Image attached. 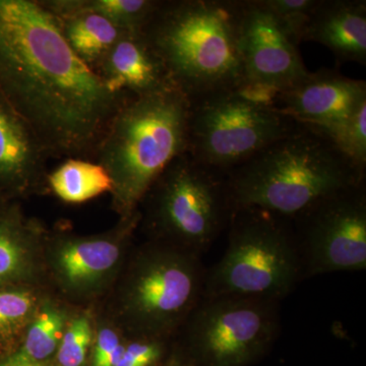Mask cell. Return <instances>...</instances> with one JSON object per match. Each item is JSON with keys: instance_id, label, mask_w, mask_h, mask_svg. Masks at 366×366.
Returning <instances> with one entry per match:
<instances>
[{"instance_id": "cell-29", "label": "cell", "mask_w": 366, "mask_h": 366, "mask_svg": "<svg viewBox=\"0 0 366 366\" xmlns=\"http://www.w3.org/2000/svg\"><path fill=\"white\" fill-rule=\"evenodd\" d=\"M166 366H190L187 361L183 360H175L171 361V362L168 363Z\"/></svg>"}, {"instance_id": "cell-21", "label": "cell", "mask_w": 366, "mask_h": 366, "mask_svg": "<svg viewBox=\"0 0 366 366\" xmlns=\"http://www.w3.org/2000/svg\"><path fill=\"white\" fill-rule=\"evenodd\" d=\"M66 310L50 300H41L20 346L14 351L18 357L31 362L51 360L67 326Z\"/></svg>"}, {"instance_id": "cell-3", "label": "cell", "mask_w": 366, "mask_h": 366, "mask_svg": "<svg viewBox=\"0 0 366 366\" xmlns=\"http://www.w3.org/2000/svg\"><path fill=\"white\" fill-rule=\"evenodd\" d=\"M365 179L366 171L330 137L300 124L227 174L234 209H261L289 220Z\"/></svg>"}, {"instance_id": "cell-2", "label": "cell", "mask_w": 366, "mask_h": 366, "mask_svg": "<svg viewBox=\"0 0 366 366\" xmlns=\"http://www.w3.org/2000/svg\"><path fill=\"white\" fill-rule=\"evenodd\" d=\"M242 0H159L141 34L189 101L242 91Z\"/></svg>"}, {"instance_id": "cell-22", "label": "cell", "mask_w": 366, "mask_h": 366, "mask_svg": "<svg viewBox=\"0 0 366 366\" xmlns=\"http://www.w3.org/2000/svg\"><path fill=\"white\" fill-rule=\"evenodd\" d=\"M41 300L33 287L0 290V354L21 343Z\"/></svg>"}, {"instance_id": "cell-14", "label": "cell", "mask_w": 366, "mask_h": 366, "mask_svg": "<svg viewBox=\"0 0 366 366\" xmlns=\"http://www.w3.org/2000/svg\"><path fill=\"white\" fill-rule=\"evenodd\" d=\"M48 159L32 127L0 94V196L16 202L49 192Z\"/></svg>"}, {"instance_id": "cell-19", "label": "cell", "mask_w": 366, "mask_h": 366, "mask_svg": "<svg viewBox=\"0 0 366 366\" xmlns=\"http://www.w3.org/2000/svg\"><path fill=\"white\" fill-rule=\"evenodd\" d=\"M53 16L76 13L97 14L120 30L141 33L159 0H39Z\"/></svg>"}, {"instance_id": "cell-12", "label": "cell", "mask_w": 366, "mask_h": 366, "mask_svg": "<svg viewBox=\"0 0 366 366\" xmlns=\"http://www.w3.org/2000/svg\"><path fill=\"white\" fill-rule=\"evenodd\" d=\"M297 42L264 4L242 0L240 51L244 67L243 93L272 104V99L308 74Z\"/></svg>"}, {"instance_id": "cell-7", "label": "cell", "mask_w": 366, "mask_h": 366, "mask_svg": "<svg viewBox=\"0 0 366 366\" xmlns=\"http://www.w3.org/2000/svg\"><path fill=\"white\" fill-rule=\"evenodd\" d=\"M220 261L206 271L204 297L235 295L282 301L303 280L289 219L261 209L237 208Z\"/></svg>"}, {"instance_id": "cell-10", "label": "cell", "mask_w": 366, "mask_h": 366, "mask_svg": "<svg viewBox=\"0 0 366 366\" xmlns=\"http://www.w3.org/2000/svg\"><path fill=\"white\" fill-rule=\"evenodd\" d=\"M303 279L366 269V184L320 199L291 220Z\"/></svg>"}, {"instance_id": "cell-24", "label": "cell", "mask_w": 366, "mask_h": 366, "mask_svg": "<svg viewBox=\"0 0 366 366\" xmlns=\"http://www.w3.org/2000/svg\"><path fill=\"white\" fill-rule=\"evenodd\" d=\"M330 139L357 167L366 171V103Z\"/></svg>"}, {"instance_id": "cell-4", "label": "cell", "mask_w": 366, "mask_h": 366, "mask_svg": "<svg viewBox=\"0 0 366 366\" xmlns=\"http://www.w3.org/2000/svg\"><path fill=\"white\" fill-rule=\"evenodd\" d=\"M190 102L177 89L129 97L101 139L94 162L112 178V209L119 219L139 211L151 185L187 152Z\"/></svg>"}, {"instance_id": "cell-26", "label": "cell", "mask_w": 366, "mask_h": 366, "mask_svg": "<svg viewBox=\"0 0 366 366\" xmlns=\"http://www.w3.org/2000/svg\"><path fill=\"white\" fill-rule=\"evenodd\" d=\"M168 339L134 337L125 345L117 366H155L162 358Z\"/></svg>"}, {"instance_id": "cell-23", "label": "cell", "mask_w": 366, "mask_h": 366, "mask_svg": "<svg viewBox=\"0 0 366 366\" xmlns=\"http://www.w3.org/2000/svg\"><path fill=\"white\" fill-rule=\"evenodd\" d=\"M94 332L91 320L86 315H79L66 327L57 349V366H83L93 341Z\"/></svg>"}, {"instance_id": "cell-31", "label": "cell", "mask_w": 366, "mask_h": 366, "mask_svg": "<svg viewBox=\"0 0 366 366\" xmlns=\"http://www.w3.org/2000/svg\"><path fill=\"white\" fill-rule=\"evenodd\" d=\"M0 358H1V357H0Z\"/></svg>"}, {"instance_id": "cell-11", "label": "cell", "mask_w": 366, "mask_h": 366, "mask_svg": "<svg viewBox=\"0 0 366 366\" xmlns=\"http://www.w3.org/2000/svg\"><path fill=\"white\" fill-rule=\"evenodd\" d=\"M139 212L119 219L114 228L95 235L64 231L46 234L45 273L57 288L74 300H90L112 287L124 269Z\"/></svg>"}, {"instance_id": "cell-13", "label": "cell", "mask_w": 366, "mask_h": 366, "mask_svg": "<svg viewBox=\"0 0 366 366\" xmlns=\"http://www.w3.org/2000/svg\"><path fill=\"white\" fill-rule=\"evenodd\" d=\"M366 103V81L337 69L308 71L305 78L272 99V106L297 124L331 137Z\"/></svg>"}, {"instance_id": "cell-17", "label": "cell", "mask_w": 366, "mask_h": 366, "mask_svg": "<svg viewBox=\"0 0 366 366\" xmlns=\"http://www.w3.org/2000/svg\"><path fill=\"white\" fill-rule=\"evenodd\" d=\"M302 41L326 46L337 64L365 66V0H319L303 31Z\"/></svg>"}, {"instance_id": "cell-27", "label": "cell", "mask_w": 366, "mask_h": 366, "mask_svg": "<svg viewBox=\"0 0 366 366\" xmlns=\"http://www.w3.org/2000/svg\"><path fill=\"white\" fill-rule=\"evenodd\" d=\"M94 338L93 366H117L127 345L119 332L112 326H103Z\"/></svg>"}, {"instance_id": "cell-25", "label": "cell", "mask_w": 366, "mask_h": 366, "mask_svg": "<svg viewBox=\"0 0 366 366\" xmlns=\"http://www.w3.org/2000/svg\"><path fill=\"white\" fill-rule=\"evenodd\" d=\"M296 42H302L303 31L319 0H264Z\"/></svg>"}, {"instance_id": "cell-28", "label": "cell", "mask_w": 366, "mask_h": 366, "mask_svg": "<svg viewBox=\"0 0 366 366\" xmlns=\"http://www.w3.org/2000/svg\"><path fill=\"white\" fill-rule=\"evenodd\" d=\"M51 360L46 362H31V361L21 360L14 353H9L0 358V366H55Z\"/></svg>"}, {"instance_id": "cell-16", "label": "cell", "mask_w": 366, "mask_h": 366, "mask_svg": "<svg viewBox=\"0 0 366 366\" xmlns=\"http://www.w3.org/2000/svg\"><path fill=\"white\" fill-rule=\"evenodd\" d=\"M93 71L110 91L132 97L173 86L162 62L141 33H124Z\"/></svg>"}, {"instance_id": "cell-15", "label": "cell", "mask_w": 366, "mask_h": 366, "mask_svg": "<svg viewBox=\"0 0 366 366\" xmlns=\"http://www.w3.org/2000/svg\"><path fill=\"white\" fill-rule=\"evenodd\" d=\"M47 232L38 221L26 218L18 202L0 214V290L33 287L45 273Z\"/></svg>"}, {"instance_id": "cell-20", "label": "cell", "mask_w": 366, "mask_h": 366, "mask_svg": "<svg viewBox=\"0 0 366 366\" xmlns=\"http://www.w3.org/2000/svg\"><path fill=\"white\" fill-rule=\"evenodd\" d=\"M47 187L60 201L81 204L112 192V182L100 164L83 159H66L48 173Z\"/></svg>"}, {"instance_id": "cell-9", "label": "cell", "mask_w": 366, "mask_h": 366, "mask_svg": "<svg viewBox=\"0 0 366 366\" xmlns=\"http://www.w3.org/2000/svg\"><path fill=\"white\" fill-rule=\"evenodd\" d=\"M281 301L247 296L204 297L177 334L190 366H249L281 332Z\"/></svg>"}, {"instance_id": "cell-6", "label": "cell", "mask_w": 366, "mask_h": 366, "mask_svg": "<svg viewBox=\"0 0 366 366\" xmlns=\"http://www.w3.org/2000/svg\"><path fill=\"white\" fill-rule=\"evenodd\" d=\"M233 211L227 174L185 152L144 194L139 227L143 226L149 240L202 257L228 228Z\"/></svg>"}, {"instance_id": "cell-18", "label": "cell", "mask_w": 366, "mask_h": 366, "mask_svg": "<svg viewBox=\"0 0 366 366\" xmlns=\"http://www.w3.org/2000/svg\"><path fill=\"white\" fill-rule=\"evenodd\" d=\"M55 19L72 51L92 69L124 33H129L90 13L66 14Z\"/></svg>"}, {"instance_id": "cell-8", "label": "cell", "mask_w": 366, "mask_h": 366, "mask_svg": "<svg viewBox=\"0 0 366 366\" xmlns=\"http://www.w3.org/2000/svg\"><path fill=\"white\" fill-rule=\"evenodd\" d=\"M187 152L228 174L297 124L272 104L240 90L189 101Z\"/></svg>"}, {"instance_id": "cell-1", "label": "cell", "mask_w": 366, "mask_h": 366, "mask_svg": "<svg viewBox=\"0 0 366 366\" xmlns=\"http://www.w3.org/2000/svg\"><path fill=\"white\" fill-rule=\"evenodd\" d=\"M0 94L49 158L90 161L132 97L110 91L76 56L39 0H0Z\"/></svg>"}, {"instance_id": "cell-30", "label": "cell", "mask_w": 366, "mask_h": 366, "mask_svg": "<svg viewBox=\"0 0 366 366\" xmlns=\"http://www.w3.org/2000/svg\"><path fill=\"white\" fill-rule=\"evenodd\" d=\"M11 203V202H7L1 196H0V214L4 211V209L6 208L7 204Z\"/></svg>"}, {"instance_id": "cell-5", "label": "cell", "mask_w": 366, "mask_h": 366, "mask_svg": "<svg viewBox=\"0 0 366 366\" xmlns=\"http://www.w3.org/2000/svg\"><path fill=\"white\" fill-rule=\"evenodd\" d=\"M206 271L199 255L148 240L118 277L120 325L134 337L174 336L203 298Z\"/></svg>"}]
</instances>
